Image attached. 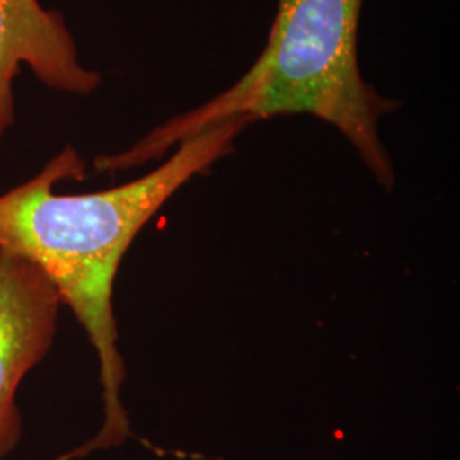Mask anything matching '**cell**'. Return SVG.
Instances as JSON below:
<instances>
[{
    "instance_id": "6da1fadb",
    "label": "cell",
    "mask_w": 460,
    "mask_h": 460,
    "mask_svg": "<svg viewBox=\"0 0 460 460\" xmlns=\"http://www.w3.org/2000/svg\"><path fill=\"white\" fill-rule=\"evenodd\" d=\"M251 123L234 118L182 140L146 176L84 195L53 193L57 182L81 178L79 154L66 147L30 181L0 195V247L33 261L57 287L85 329L99 360L104 423L98 435L62 460L123 444L130 435L121 404L125 367L118 351L113 287L137 234L169 198L227 155Z\"/></svg>"
},
{
    "instance_id": "7a4b0ae2",
    "label": "cell",
    "mask_w": 460,
    "mask_h": 460,
    "mask_svg": "<svg viewBox=\"0 0 460 460\" xmlns=\"http://www.w3.org/2000/svg\"><path fill=\"white\" fill-rule=\"evenodd\" d=\"M362 7L363 0H277L266 45L239 81L165 121L127 152L99 157L96 167L118 171L159 159L182 140L234 118L254 123L309 115L341 133L376 180L391 190L394 167L380 142L378 123L399 104L362 75Z\"/></svg>"
},
{
    "instance_id": "3957f363",
    "label": "cell",
    "mask_w": 460,
    "mask_h": 460,
    "mask_svg": "<svg viewBox=\"0 0 460 460\" xmlns=\"http://www.w3.org/2000/svg\"><path fill=\"white\" fill-rule=\"evenodd\" d=\"M62 296L30 260L0 247V460L21 438L17 387L57 332Z\"/></svg>"
},
{
    "instance_id": "277c9868",
    "label": "cell",
    "mask_w": 460,
    "mask_h": 460,
    "mask_svg": "<svg viewBox=\"0 0 460 460\" xmlns=\"http://www.w3.org/2000/svg\"><path fill=\"white\" fill-rule=\"evenodd\" d=\"M28 66L40 83L70 94H91L101 75L79 62L77 47L57 11L38 0H0V140L14 123L13 84Z\"/></svg>"
}]
</instances>
